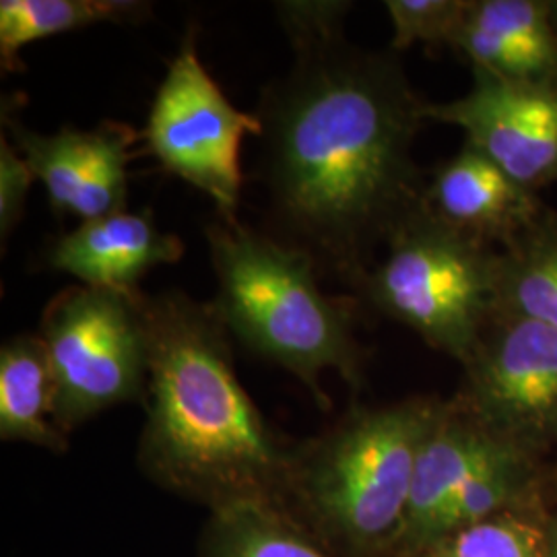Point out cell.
<instances>
[{"mask_svg":"<svg viewBox=\"0 0 557 557\" xmlns=\"http://www.w3.org/2000/svg\"><path fill=\"white\" fill-rule=\"evenodd\" d=\"M285 32L294 62L257 108L260 182L283 242L358 289L423 205L413 145L428 101L395 54L345 40L343 20Z\"/></svg>","mask_w":557,"mask_h":557,"instance_id":"6da1fadb","label":"cell"},{"mask_svg":"<svg viewBox=\"0 0 557 557\" xmlns=\"http://www.w3.org/2000/svg\"><path fill=\"white\" fill-rule=\"evenodd\" d=\"M149 382L140 471L161 490L218 512L285 508L296 444L277 436L242 386L230 333L211 304L184 292L143 294Z\"/></svg>","mask_w":557,"mask_h":557,"instance_id":"7a4b0ae2","label":"cell"},{"mask_svg":"<svg viewBox=\"0 0 557 557\" xmlns=\"http://www.w3.org/2000/svg\"><path fill=\"white\" fill-rule=\"evenodd\" d=\"M438 398L354 407L296 444L285 510L338 557H395Z\"/></svg>","mask_w":557,"mask_h":557,"instance_id":"3957f363","label":"cell"},{"mask_svg":"<svg viewBox=\"0 0 557 557\" xmlns=\"http://www.w3.org/2000/svg\"><path fill=\"white\" fill-rule=\"evenodd\" d=\"M205 238L218 278L211 306L232 337L298 376L322 409L331 407L320 384L324 372L333 370L358 388L366 356L354 301L320 289L314 260L239 221H213Z\"/></svg>","mask_w":557,"mask_h":557,"instance_id":"277c9868","label":"cell"},{"mask_svg":"<svg viewBox=\"0 0 557 557\" xmlns=\"http://www.w3.org/2000/svg\"><path fill=\"white\" fill-rule=\"evenodd\" d=\"M502 250L446 225L421 205L361 278L359 296L460 363L499 312Z\"/></svg>","mask_w":557,"mask_h":557,"instance_id":"5b68a950","label":"cell"},{"mask_svg":"<svg viewBox=\"0 0 557 557\" xmlns=\"http://www.w3.org/2000/svg\"><path fill=\"white\" fill-rule=\"evenodd\" d=\"M143 292L66 287L41 312L40 335L57 388L54 419L71 434L124 403H143L149 338Z\"/></svg>","mask_w":557,"mask_h":557,"instance_id":"8992f818","label":"cell"},{"mask_svg":"<svg viewBox=\"0 0 557 557\" xmlns=\"http://www.w3.org/2000/svg\"><path fill=\"white\" fill-rule=\"evenodd\" d=\"M257 112H239L207 73L190 25L151 103L140 139L172 176L215 202L220 220L238 221L242 140L260 137Z\"/></svg>","mask_w":557,"mask_h":557,"instance_id":"52a82bcc","label":"cell"},{"mask_svg":"<svg viewBox=\"0 0 557 557\" xmlns=\"http://www.w3.org/2000/svg\"><path fill=\"white\" fill-rule=\"evenodd\" d=\"M457 400L494 432L539 457L557 448V331L498 314L462 363Z\"/></svg>","mask_w":557,"mask_h":557,"instance_id":"ba28073f","label":"cell"},{"mask_svg":"<svg viewBox=\"0 0 557 557\" xmlns=\"http://www.w3.org/2000/svg\"><path fill=\"white\" fill-rule=\"evenodd\" d=\"M425 120L458 126L467 145L535 195L557 182V85L473 71L469 94L444 103L428 101Z\"/></svg>","mask_w":557,"mask_h":557,"instance_id":"9c48e42d","label":"cell"},{"mask_svg":"<svg viewBox=\"0 0 557 557\" xmlns=\"http://www.w3.org/2000/svg\"><path fill=\"white\" fill-rule=\"evenodd\" d=\"M423 205L458 232L504 248L547 209L539 195L522 188L467 143L430 176Z\"/></svg>","mask_w":557,"mask_h":557,"instance_id":"30bf717a","label":"cell"},{"mask_svg":"<svg viewBox=\"0 0 557 557\" xmlns=\"http://www.w3.org/2000/svg\"><path fill=\"white\" fill-rule=\"evenodd\" d=\"M184 244L161 232L151 211H119L83 221L77 230L54 239L46 252L50 269L79 278L81 285L137 294L140 277L153 267L178 262Z\"/></svg>","mask_w":557,"mask_h":557,"instance_id":"8fae6325","label":"cell"},{"mask_svg":"<svg viewBox=\"0 0 557 557\" xmlns=\"http://www.w3.org/2000/svg\"><path fill=\"white\" fill-rule=\"evenodd\" d=\"M515 448L518 446L499 438L473 418L457 398L444 400L419 450L407 524L395 557L416 552L448 499Z\"/></svg>","mask_w":557,"mask_h":557,"instance_id":"7c38bea8","label":"cell"},{"mask_svg":"<svg viewBox=\"0 0 557 557\" xmlns=\"http://www.w3.org/2000/svg\"><path fill=\"white\" fill-rule=\"evenodd\" d=\"M473 71L557 85V29L549 0H469L450 46Z\"/></svg>","mask_w":557,"mask_h":557,"instance_id":"4fadbf2b","label":"cell"},{"mask_svg":"<svg viewBox=\"0 0 557 557\" xmlns=\"http://www.w3.org/2000/svg\"><path fill=\"white\" fill-rule=\"evenodd\" d=\"M57 388L40 335H20L0 349V438L62 455L69 434L54 419Z\"/></svg>","mask_w":557,"mask_h":557,"instance_id":"5bb4252c","label":"cell"},{"mask_svg":"<svg viewBox=\"0 0 557 557\" xmlns=\"http://www.w3.org/2000/svg\"><path fill=\"white\" fill-rule=\"evenodd\" d=\"M153 13L139 0H2L0 64L4 73H21V50L34 41L79 32L100 23H143Z\"/></svg>","mask_w":557,"mask_h":557,"instance_id":"9a60e30c","label":"cell"},{"mask_svg":"<svg viewBox=\"0 0 557 557\" xmlns=\"http://www.w3.org/2000/svg\"><path fill=\"white\" fill-rule=\"evenodd\" d=\"M199 557H338L285 508L238 504L209 512Z\"/></svg>","mask_w":557,"mask_h":557,"instance_id":"2e32d148","label":"cell"},{"mask_svg":"<svg viewBox=\"0 0 557 557\" xmlns=\"http://www.w3.org/2000/svg\"><path fill=\"white\" fill-rule=\"evenodd\" d=\"M2 124L11 133V143L17 147L21 158L44 184L52 211L60 218L73 215L81 188L100 158L108 124L101 122L94 131L62 126L54 135H40L9 116L4 108Z\"/></svg>","mask_w":557,"mask_h":557,"instance_id":"e0dca14e","label":"cell"},{"mask_svg":"<svg viewBox=\"0 0 557 557\" xmlns=\"http://www.w3.org/2000/svg\"><path fill=\"white\" fill-rule=\"evenodd\" d=\"M557 331V213L545 209L524 234L502 248L499 312Z\"/></svg>","mask_w":557,"mask_h":557,"instance_id":"ac0fdd59","label":"cell"},{"mask_svg":"<svg viewBox=\"0 0 557 557\" xmlns=\"http://www.w3.org/2000/svg\"><path fill=\"white\" fill-rule=\"evenodd\" d=\"M547 524L508 510L434 539L403 557H545Z\"/></svg>","mask_w":557,"mask_h":557,"instance_id":"d6986e66","label":"cell"},{"mask_svg":"<svg viewBox=\"0 0 557 557\" xmlns=\"http://www.w3.org/2000/svg\"><path fill=\"white\" fill-rule=\"evenodd\" d=\"M384 7L395 27L391 48L403 52L416 44L453 46L469 0H386Z\"/></svg>","mask_w":557,"mask_h":557,"instance_id":"ffe728a7","label":"cell"},{"mask_svg":"<svg viewBox=\"0 0 557 557\" xmlns=\"http://www.w3.org/2000/svg\"><path fill=\"white\" fill-rule=\"evenodd\" d=\"M34 172L21 158L17 147L2 135L0 139V236L7 239L20 225L25 200L34 184Z\"/></svg>","mask_w":557,"mask_h":557,"instance_id":"44dd1931","label":"cell"},{"mask_svg":"<svg viewBox=\"0 0 557 557\" xmlns=\"http://www.w3.org/2000/svg\"><path fill=\"white\" fill-rule=\"evenodd\" d=\"M545 557H557V517L547 522L545 531Z\"/></svg>","mask_w":557,"mask_h":557,"instance_id":"7402d4cb","label":"cell"},{"mask_svg":"<svg viewBox=\"0 0 557 557\" xmlns=\"http://www.w3.org/2000/svg\"><path fill=\"white\" fill-rule=\"evenodd\" d=\"M549 9H552V20L557 29V0H549Z\"/></svg>","mask_w":557,"mask_h":557,"instance_id":"603a6c76","label":"cell"}]
</instances>
